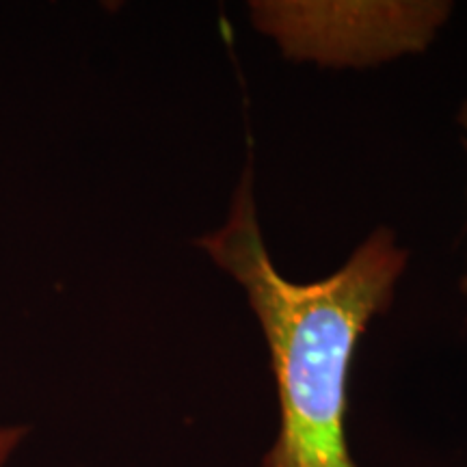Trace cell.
Returning a JSON list of instances; mask_svg holds the SVG:
<instances>
[{
    "mask_svg": "<svg viewBox=\"0 0 467 467\" xmlns=\"http://www.w3.org/2000/svg\"><path fill=\"white\" fill-rule=\"evenodd\" d=\"M197 244L247 292L271 350L279 429L262 467H359L347 437L350 366L368 323L392 301L405 251L379 230L334 275L290 282L268 258L249 178L227 223Z\"/></svg>",
    "mask_w": 467,
    "mask_h": 467,
    "instance_id": "1",
    "label": "cell"
},
{
    "mask_svg": "<svg viewBox=\"0 0 467 467\" xmlns=\"http://www.w3.org/2000/svg\"><path fill=\"white\" fill-rule=\"evenodd\" d=\"M31 433V426L20 422L0 424V467H11V461L25 446L26 437Z\"/></svg>",
    "mask_w": 467,
    "mask_h": 467,
    "instance_id": "2",
    "label": "cell"
},
{
    "mask_svg": "<svg viewBox=\"0 0 467 467\" xmlns=\"http://www.w3.org/2000/svg\"><path fill=\"white\" fill-rule=\"evenodd\" d=\"M459 119H461V124H463V128H465V134H467V102H465V107H463V110H461ZM463 290L467 292V275H465V279H463Z\"/></svg>",
    "mask_w": 467,
    "mask_h": 467,
    "instance_id": "3",
    "label": "cell"
}]
</instances>
